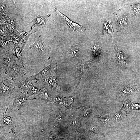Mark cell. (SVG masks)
<instances>
[{"instance_id": "cell-1", "label": "cell", "mask_w": 140, "mask_h": 140, "mask_svg": "<svg viewBox=\"0 0 140 140\" xmlns=\"http://www.w3.org/2000/svg\"><path fill=\"white\" fill-rule=\"evenodd\" d=\"M54 9L57 15L62 18L64 22L70 26L71 31L79 32L85 31L86 30L85 28L71 21L65 15L59 12L55 7Z\"/></svg>"}, {"instance_id": "cell-2", "label": "cell", "mask_w": 140, "mask_h": 140, "mask_svg": "<svg viewBox=\"0 0 140 140\" xmlns=\"http://www.w3.org/2000/svg\"><path fill=\"white\" fill-rule=\"evenodd\" d=\"M53 66H50L45 68L37 74L33 76L32 78L33 79L39 80H47L51 73L53 69Z\"/></svg>"}, {"instance_id": "cell-3", "label": "cell", "mask_w": 140, "mask_h": 140, "mask_svg": "<svg viewBox=\"0 0 140 140\" xmlns=\"http://www.w3.org/2000/svg\"><path fill=\"white\" fill-rule=\"evenodd\" d=\"M20 87L24 91L30 94L36 93L37 89L29 80H24L21 82Z\"/></svg>"}, {"instance_id": "cell-4", "label": "cell", "mask_w": 140, "mask_h": 140, "mask_svg": "<svg viewBox=\"0 0 140 140\" xmlns=\"http://www.w3.org/2000/svg\"><path fill=\"white\" fill-rule=\"evenodd\" d=\"M50 15L49 14L44 16H39L37 18L32 21L33 23L32 27L33 28L36 26H42L45 25L47 20Z\"/></svg>"}, {"instance_id": "cell-5", "label": "cell", "mask_w": 140, "mask_h": 140, "mask_svg": "<svg viewBox=\"0 0 140 140\" xmlns=\"http://www.w3.org/2000/svg\"><path fill=\"white\" fill-rule=\"evenodd\" d=\"M30 48H35L37 50L43 53H45L47 50L43 41L39 38L33 44L30 46Z\"/></svg>"}, {"instance_id": "cell-6", "label": "cell", "mask_w": 140, "mask_h": 140, "mask_svg": "<svg viewBox=\"0 0 140 140\" xmlns=\"http://www.w3.org/2000/svg\"><path fill=\"white\" fill-rule=\"evenodd\" d=\"M103 29V32L105 31L110 34L114 40L115 37L112 27L111 20H108L104 22Z\"/></svg>"}, {"instance_id": "cell-7", "label": "cell", "mask_w": 140, "mask_h": 140, "mask_svg": "<svg viewBox=\"0 0 140 140\" xmlns=\"http://www.w3.org/2000/svg\"><path fill=\"white\" fill-rule=\"evenodd\" d=\"M115 55L116 59L120 63L124 62L126 61V55L122 51L118 48L115 49Z\"/></svg>"}, {"instance_id": "cell-8", "label": "cell", "mask_w": 140, "mask_h": 140, "mask_svg": "<svg viewBox=\"0 0 140 140\" xmlns=\"http://www.w3.org/2000/svg\"><path fill=\"white\" fill-rule=\"evenodd\" d=\"M39 94L41 98L45 101H50L51 95L49 91L46 89L43 88L39 91Z\"/></svg>"}, {"instance_id": "cell-9", "label": "cell", "mask_w": 140, "mask_h": 140, "mask_svg": "<svg viewBox=\"0 0 140 140\" xmlns=\"http://www.w3.org/2000/svg\"><path fill=\"white\" fill-rule=\"evenodd\" d=\"M48 80V83L50 86L59 91H60V89L58 85L57 80L55 77H51V78H49L47 80Z\"/></svg>"}, {"instance_id": "cell-10", "label": "cell", "mask_w": 140, "mask_h": 140, "mask_svg": "<svg viewBox=\"0 0 140 140\" xmlns=\"http://www.w3.org/2000/svg\"><path fill=\"white\" fill-rule=\"evenodd\" d=\"M70 52L72 57L77 58L80 55V49L78 45H73L71 48Z\"/></svg>"}, {"instance_id": "cell-11", "label": "cell", "mask_w": 140, "mask_h": 140, "mask_svg": "<svg viewBox=\"0 0 140 140\" xmlns=\"http://www.w3.org/2000/svg\"><path fill=\"white\" fill-rule=\"evenodd\" d=\"M20 34V38L22 44V47L23 49L29 36L31 34H28L27 33L24 31H18Z\"/></svg>"}, {"instance_id": "cell-12", "label": "cell", "mask_w": 140, "mask_h": 140, "mask_svg": "<svg viewBox=\"0 0 140 140\" xmlns=\"http://www.w3.org/2000/svg\"><path fill=\"white\" fill-rule=\"evenodd\" d=\"M53 102L57 105H66V106H68L67 103H66L63 99L60 96L55 97L53 100Z\"/></svg>"}, {"instance_id": "cell-13", "label": "cell", "mask_w": 140, "mask_h": 140, "mask_svg": "<svg viewBox=\"0 0 140 140\" xmlns=\"http://www.w3.org/2000/svg\"><path fill=\"white\" fill-rule=\"evenodd\" d=\"M14 53L21 60H22V53L21 49L17 45H16L13 51Z\"/></svg>"}, {"instance_id": "cell-14", "label": "cell", "mask_w": 140, "mask_h": 140, "mask_svg": "<svg viewBox=\"0 0 140 140\" xmlns=\"http://www.w3.org/2000/svg\"><path fill=\"white\" fill-rule=\"evenodd\" d=\"M125 15V14L121 17L118 18L116 14L118 20V22L120 26L123 27L127 24L126 16Z\"/></svg>"}, {"instance_id": "cell-15", "label": "cell", "mask_w": 140, "mask_h": 140, "mask_svg": "<svg viewBox=\"0 0 140 140\" xmlns=\"http://www.w3.org/2000/svg\"><path fill=\"white\" fill-rule=\"evenodd\" d=\"M1 90L3 93H7L10 92L12 89L10 88L5 85L2 81L1 82Z\"/></svg>"}, {"instance_id": "cell-16", "label": "cell", "mask_w": 140, "mask_h": 140, "mask_svg": "<svg viewBox=\"0 0 140 140\" xmlns=\"http://www.w3.org/2000/svg\"><path fill=\"white\" fill-rule=\"evenodd\" d=\"M100 45L97 43L95 44L92 47V51L94 55H97L99 54L100 50Z\"/></svg>"}, {"instance_id": "cell-17", "label": "cell", "mask_w": 140, "mask_h": 140, "mask_svg": "<svg viewBox=\"0 0 140 140\" xmlns=\"http://www.w3.org/2000/svg\"><path fill=\"white\" fill-rule=\"evenodd\" d=\"M81 109L83 115L84 117L89 116L91 114L90 110L88 108L85 107H82Z\"/></svg>"}, {"instance_id": "cell-18", "label": "cell", "mask_w": 140, "mask_h": 140, "mask_svg": "<svg viewBox=\"0 0 140 140\" xmlns=\"http://www.w3.org/2000/svg\"><path fill=\"white\" fill-rule=\"evenodd\" d=\"M24 100V98H18L16 99L15 101V104L17 107H21Z\"/></svg>"}, {"instance_id": "cell-19", "label": "cell", "mask_w": 140, "mask_h": 140, "mask_svg": "<svg viewBox=\"0 0 140 140\" xmlns=\"http://www.w3.org/2000/svg\"><path fill=\"white\" fill-rule=\"evenodd\" d=\"M90 131L91 134L93 135L97 134L98 133L97 127L95 125H91L90 127Z\"/></svg>"}, {"instance_id": "cell-20", "label": "cell", "mask_w": 140, "mask_h": 140, "mask_svg": "<svg viewBox=\"0 0 140 140\" xmlns=\"http://www.w3.org/2000/svg\"><path fill=\"white\" fill-rule=\"evenodd\" d=\"M75 91L70 96L69 99V104L70 107L72 108L73 106Z\"/></svg>"}, {"instance_id": "cell-21", "label": "cell", "mask_w": 140, "mask_h": 140, "mask_svg": "<svg viewBox=\"0 0 140 140\" xmlns=\"http://www.w3.org/2000/svg\"><path fill=\"white\" fill-rule=\"evenodd\" d=\"M11 40L16 45H17L20 41V39L15 35L11 36Z\"/></svg>"}, {"instance_id": "cell-22", "label": "cell", "mask_w": 140, "mask_h": 140, "mask_svg": "<svg viewBox=\"0 0 140 140\" xmlns=\"http://www.w3.org/2000/svg\"><path fill=\"white\" fill-rule=\"evenodd\" d=\"M48 140H60L59 138L56 136L53 133L51 132L49 136Z\"/></svg>"}, {"instance_id": "cell-23", "label": "cell", "mask_w": 140, "mask_h": 140, "mask_svg": "<svg viewBox=\"0 0 140 140\" xmlns=\"http://www.w3.org/2000/svg\"><path fill=\"white\" fill-rule=\"evenodd\" d=\"M62 117L60 115H58L56 116L54 119V123L56 124H59L62 121Z\"/></svg>"}, {"instance_id": "cell-24", "label": "cell", "mask_w": 140, "mask_h": 140, "mask_svg": "<svg viewBox=\"0 0 140 140\" xmlns=\"http://www.w3.org/2000/svg\"><path fill=\"white\" fill-rule=\"evenodd\" d=\"M74 140H86L82 136L78 135L75 138Z\"/></svg>"}, {"instance_id": "cell-25", "label": "cell", "mask_w": 140, "mask_h": 140, "mask_svg": "<svg viewBox=\"0 0 140 140\" xmlns=\"http://www.w3.org/2000/svg\"><path fill=\"white\" fill-rule=\"evenodd\" d=\"M100 118V121L102 123H105L107 121V119L106 117H102Z\"/></svg>"}, {"instance_id": "cell-26", "label": "cell", "mask_w": 140, "mask_h": 140, "mask_svg": "<svg viewBox=\"0 0 140 140\" xmlns=\"http://www.w3.org/2000/svg\"><path fill=\"white\" fill-rule=\"evenodd\" d=\"M77 121L75 120H73L71 122V124L73 126H75L77 124Z\"/></svg>"}, {"instance_id": "cell-27", "label": "cell", "mask_w": 140, "mask_h": 140, "mask_svg": "<svg viewBox=\"0 0 140 140\" xmlns=\"http://www.w3.org/2000/svg\"></svg>"}]
</instances>
